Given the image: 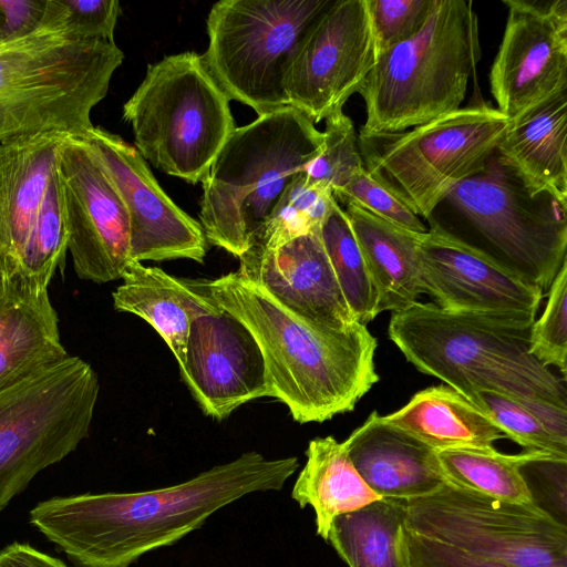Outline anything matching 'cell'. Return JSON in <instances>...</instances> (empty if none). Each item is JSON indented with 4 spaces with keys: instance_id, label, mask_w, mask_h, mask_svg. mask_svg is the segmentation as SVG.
Listing matches in <instances>:
<instances>
[{
    "instance_id": "d6986e66",
    "label": "cell",
    "mask_w": 567,
    "mask_h": 567,
    "mask_svg": "<svg viewBox=\"0 0 567 567\" xmlns=\"http://www.w3.org/2000/svg\"><path fill=\"white\" fill-rule=\"evenodd\" d=\"M238 270L303 320L330 330L358 324L338 284L319 230L277 249L251 245Z\"/></svg>"
},
{
    "instance_id": "4fadbf2b",
    "label": "cell",
    "mask_w": 567,
    "mask_h": 567,
    "mask_svg": "<svg viewBox=\"0 0 567 567\" xmlns=\"http://www.w3.org/2000/svg\"><path fill=\"white\" fill-rule=\"evenodd\" d=\"M58 171L75 274L95 284L120 279L131 261L130 219L114 183L92 147L71 135Z\"/></svg>"
},
{
    "instance_id": "52a82bcc",
    "label": "cell",
    "mask_w": 567,
    "mask_h": 567,
    "mask_svg": "<svg viewBox=\"0 0 567 567\" xmlns=\"http://www.w3.org/2000/svg\"><path fill=\"white\" fill-rule=\"evenodd\" d=\"M443 202L453 207L454 218L430 220V227L543 292L567 261V205L527 187L496 150Z\"/></svg>"
},
{
    "instance_id": "6da1fadb",
    "label": "cell",
    "mask_w": 567,
    "mask_h": 567,
    "mask_svg": "<svg viewBox=\"0 0 567 567\" xmlns=\"http://www.w3.org/2000/svg\"><path fill=\"white\" fill-rule=\"evenodd\" d=\"M299 465L296 456L267 458L249 451L171 486L55 496L38 503L29 520L75 567H130L237 499L280 491Z\"/></svg>"
},
{
    "instance_id": "8d00e7d4",
    "label": "cell",
    "mask_w": 567,
    "mask_h": 567,
    "mask_svg": "<svg viewBox=\"0 0 567 567\" xmlns=\"http://www.w3.org/2000/svg\"><path fill=\"white\" fill-rule=\"evenodd\" d=\"M332 195L336 202L354 204L403 229L416 234L429 230L420 217L374 179L365 168L358 171L341 189Z\"/></svg>"
},
{
    "instance_id": "b9f144b4",
    "label": "cell",
    "mask_w": 567,
    "mask_h": 567,
    "mask_svg": "<svg viewBox=\"0 0 567 567\" xmlns=\"http://www.w3.org/2000/svg\"><path fill=\"white\" fill-rule=\"evenodd\" d=\"M0 42H2V37H1V33H0Z\"/></svg>"
},
{
    "instance_id": "cb8c5ba5",
    "label": "cell",
    "mask_w": 567,
    "mask_h": 567,
    "mask_svg": "<svg viewBox=\"0 0 567 567\" xmlns=\"http://www.w3.org/2000/svg\"><path fill=\"white\" fill-rule=\"evenodd\" d=\"M496 152L527 187L567 205V91L509 121Z\"/></svg>"
},
{
    "instance_id": "4dcf8cb0",
    "label": "cell",
    "mask_w": 567,
    "mask_h": 567,
    "mask_svg": "<svg viewBox=\"0 0 567 567\" xmlns=\"http://www.w3.org/2000/svg\"><path fill=\"white\" fill-rule=\"evenodd\" d=\"M332 200L330 188L309 183L306 173H299L285 188L252 245L272 250L318 231Z\"/></svg>"
},
{
    "instance_id": "74e56055",
    "label": "cell",
    "mask_w": 567,
    "mask_h": 567,
    "mask_svg": "<svg viewBox=\"0 0 567 567\" xmlns=\"http://www.w3.org/2000/svg\"><path fill=\"white\" fill-rule=\"evenodd\" d=\"M396 550L402 567H511L410 532L404 525Z\"/></svg>"
},
{
    "instance_id": "ba28073f",
    "label": "cell",
    "mask_w": 567,
    "mask_h": 567,
    "mask_svg": "<svg viewBox=\"0 0 567 567\" xmlns=\"http://www.w3.org/2000/svg\"><path fill=\"white\" fill-rule=\"evenodd\" d=\"M229 99L193 51L147 65L123 105L134 146L161 172L190 184L203 182L235 130Z\"/></svg>"
},
{
    "instance_id": "83f0119b",
    "label": "cell",
    "mask_w": 567,
    "mask_h": 567,
    "mask_svg": "<svg viewBox=\"0 0 567 567\" xmlns=\"http://www.w3.org/2000/svg\"><path fill=\"white\" fill-rule=\"evenodd\" d=\"M404 516V501L380 498L338 516L327 542L349 567H402L396 540Z\"/></svg>"
},
{
    "instance_id": "ffe728a7",
    "label": "cell",
    "mask_w": 567,
    "mask_h": 567,
    "mask_svg": "<svg viewBox=\"0 0 567 567\" xmlns=\"http://www.w3.org/2000/svg\"><path fill=\"white\" fill-rule=\"evenodd\" d=\"M65 136L40 133L0 144V279L20 269Z\"/></svg>"
},
{
    "instance_id": "e0dca14e",
    "label": "cell",
    "mask_w": 567,
    "mask_h": 567,
    "mask_svg": "<svg viewBox=\"0 0 567 567\" xmlns=\"http://www.w3.org/2000/svg\"><path fill=\"white\" fill-rule=\"evenodd\" d=\"M179 370L202 411L218 421L251 400L270 395L257 340L224 309L192 322Z\"/></svg>"
},
{
    "instance_id": "9a60e30c",
    "label": "cell",
    "mask_w": 567,
    "mask_h": 567,
    "mask_svg": "<svg viewBox=\"0 0 567 567\" xmlns=\"http://www.w3.org/2000/svg\"><path fill=\"white\" fill-rule=\"evenodd\" d=\"M503 3L508 14L489 85L497 110L512 121L567 91V1Z\"/></svg>"
},
{
    "instance_id": "f1b7e54d",
    "label": "cell",
    "mask_w": 567,
    "mask_h": 567,
    "mask_svg": "<svg viewBox=\"0 0 567 567\" xmlns=\"http://www.w3.org/2000/svg\"><path fill=\"white\" fill-rule=\"evenodd\" d=\"M538 451L504 454L493 449L436 451L445 483L496 499L536 504L522 474V466Z\"/></svg>"
},
{
    "instance_id": "5b68a950",
    "label": "cell",
    "mask_w": 567,
    "mask_h": 567,
    "mask_svg": "<svg viewBox=\"0 0 567 567\" xmlns=\"http://www.w3.org/2000/svg\"><path fill=\"white\" fill-rule=\"evenodd\" d=\"M322 148V132L292 106L235 127L202 182L207 241L244 255L285 188Z\"/></svg>"
},
{
    "instance_id": "3957f363",
    "label": "cell",
    "mask_w": 567,
    "mask_h": 567,
    "mask_svg": "<svg viewBox=\"0 0 567 567\" xmlns=\"http://www.w3.org/2000/svg\"><path fill=\"white\" fill-rule=\"evenodd\" d=\"M218 305L250 330L262 352L270 395L298 423L350 412L379 381L377 339L358 323L346 331L315 326L276 301L239 270L209 280Z\"/></svg>"
},
{
    "instance_id": "d4e9b609",
    "label": "cell",
    "mask_w": 567,
    "mask_h": 567,
    "mask_svg": "<svg viewBox=\"0 0 567 567\" xmlns=\"http://www.w3.org/2000/svg\"><path fill=\"white\" fill-rule=\"evenodd\" d=\"M344 205L377 295V315L402 311L419 302L423 293L417 257L420 234L398 227L354 204Z\"/></svg>"
},
{
    "instance_id": "d590c367",
    "label": "cell",
    "mask_w": 567,
    "mask_h": 567,
    "mask_svg": "<svg viewBox=\"0 0 567 567\" xmlns=\"http://www.w3.org/2000/svg\"><path fill=\"white\" fill-rule=\"evenodd\" d=\"M434 0H367L377 58L415 35L426 22Z\"/></svg>"
},
{
    "instance_id": "d6a6232c",
    "label": "cell",
    "mask_w": 567,
    "mask_h": 567,
    "mask_svg": "<svg viewBox=\"0 0 567 567\" xmlns=\"http://www.w3.org/2000/svg\"><path fill=\"white\" fill-rule=\"evenodd\" d=\"M323 148L307 166L306 179L321 184L332 194L341 189L364 164L354 125L343 111L326 118Z\"/></svg>"
},
{
    "instance_id": "44dd1931",
    "label": "cell",
    "mask_w": 567,
    "mask_h": 567,
    "mask_svg": "<svg viewBox=\"0 0 567 567\" xmlns=\"http://www.w3.org/2000/svg\"><path fill=\"white\" fill-rule=\"evenodd\" d=\"M343 444L361 478L380 498H419L445 483L436 451L377 411Z\"/></svg>"
},
{
    "instance_id": "7402d4cb",
    "label": "cell",
    "mask_w": 567,
    "mask_h": 567,
    "mask_svg": "<svg viewBox=\"0 0 567 567\" xmlns=\"http://www.w3.org/2000/svg\"><path fill=\"white\" fill-rule=\"evenodd\" d=\"M121 279L112 293L114 308L150 323L167 343L178 365L184 362L192 322L223 310L212 296L208 279L178 278L135 260L128 262Z\"/></svg>"
},
{
    "instance_id": "f35d334b",
    "label": "cell",
    "mask_w": 567,
    "mask_h": 567,
    "mask_svg": "<svg viewBox=\"0 0 567 567\" xmlns=\"http://www.w3.org/2000/svg\"><path fill=\"white\" fill-rule=\"evenodd\" d=\"M68 23L80 34L114 42L121 12L117 0H60Z\"/></svg>"
},
{
    "instance_id": "603a6c76",
    "label": "cell",
    "mask_w": 567,
    "mask_h": 567,
    "mask_svg": "<svg viewBox=\"0 0 567 567\" xmlns=\"http://www.w3.org/2000/svg\"><path fill=\"white\" fill-rule=\"evenodd\" d=\"M43 286L17 271L0 279V382L68 357Z\"/></svg>"
},
{
    "instance_id": "30bf717a",
    "label": "cell",
    "mask_w": 567,
    "mask_h": 567,
    "mask_svg": "<svg viewBox=\"0 0 567 567\" xmlns=\"http://www.w3.org/2000/svg\"><path fill=\"white\" fill-rule=\"evenodd\" d=\"M333 0H223L207 17L208 72L229 100L258 116L288 106L287 73Z\"/></svg>"
},
{
    "instance_id": "836d02e7",
    "label": "cell",
    "mask_w": 567,
    "mask_h": 567,
    "mask_svg": "<svg viewBox=\"0 0 567 567\" xmlns=\"http://www.w3.org/2000/svg\"><path fill=\"white\" fill-rule=\"evenodd\" d=\"M480 408L506 439L527 451H538L567 458V440L553 433L534 413L517 401L491 391L478 393Z\"/></svg>"
},
{
    "instance_id": "4316f807",
    "label": "cell",
    "mask_w": 567,
    "mask_h": 567,
    "mask_svg": "<svg viewBox=\"0 0 567 567\" xmlns=\"http://www.w3.org/2000/svg\"><path fill=\"white\" fill-rule=\"evenodd\" d=\"M306 464L292 486L291 497L315 512L316 533L327 542L333 520L380 499L351 463L343 442L316 437L306 450Z\"/></svg>"
},
{
    "instance_id": "8992f818",
    "label": "cell",
    "mask_w": 567,
    "mask_h": 567,
    "mask_svg": "<svg viewBox=\"0 0 567 567\" xmlns=\"http://www.w3.org/2000/svg\"><path fill=\"white\" fill-rule=\"evenodd\" d=\"M480 58L472 2L434 0L422 29L380 53L360 86L367 112L360 134L401 133L458 110Z\"/></svg>"
},
{
    "instance_id": "277c9868",
    "label": "cell",
    "mask_w": 567,
    "mask_h": 567,
    "mask_svg": "<svg viewBox=\"0 0 567 567\" xmlns=\"http://www.w3.org/2000/svg\"><path fill=\"white\" fill-rule=\"evenodd\" d=\"M124 53L78 33L60 0L34 32L0 42V144L40 133L83 137Z\"/></svg>"
},
{
    "instance_id": "60d3db41",
    "label": "cell",
    "mask_w": 567,
    "mask_h": 567,
    "mask_svg": "<svg viewBox=\"0 0 567 567\" xmlns=\"http://www.w3.org/2000/svg\"><path fill=\"white\" fill-rule=\"evenodd\" d=\"M0 567H69L28 543L14 542L0 550Z\"/></svg>"
},
{
    "instance_id": "2e32d148",
    "label": "cell",
    "mask_w": 567,
    "mask_h": 567,
    "mask_svg": "<svg viewBox=\"0 0 567 567\" xmlns=\"http://www.w3.org/2000/svg\"><path fill=\"white\" fill-rule=\"evenodd\" d=\"M80 138L92 147L124 203L131 260L203 262L208 241L200 223L166 195L135 146L94 125Z\"/></svg>"
},
{
    "instance_id": "7a4b0ae2",
    "label": "cell",
    "mask_w": 567,
    "mask_h": 567,
    "mask_svg": "<svg viewBox=\"0 0 567 567\" xmlns=\"http://www.w3.org/2000/svg\"><path fill=\"white\" fill-rule=\"evenodd\" d=\"M535 320L533 313L455 312L416 302L393 312L388 331L419 371L471 403L480 408L481 391L508 396L567 440L566 379L530 353Z\"/></svg>"
},
{
    "instance_id": "ac0fdd59",
    "label": "cell",
    "mask_w": 567,
    "mask_h": 567,
    "mask_svg": "<svg viewBox=\"0 0 567 567\" xmlns=\"http://www.w3.org/2000/svg\"><path fill=\"white\" fill-rule=\"evenodd\" d=\"M417 238L421 286L447 311L537 315L544 292L439 229Z\"/></svg>"
},
{
    "instance_id": "ab89813d",
    "label": "cell",
    "mask_w": 567,
    "mask_h": 567,
    "mask_svg": "<svg viewBox=\"0 0 567 567\" xmlns=\"http://www.w3.org/2000/svg\"><path fill=\"white\" fill-rule=\"evenodd\" d=\"M49 0H0L2 42L28 35L44 22Z\"/></svg>"
},
{
    "instance_id": "e575fe53",
    "label": "cell",
    "mask_w": 567,
    "mask_h": 567,
    "mask_svg": "<svg viewBox=\"0 0 567 567\" xmlns=\"http://www.w3.org/2000/svg\"><path fill=\"white\" fill-rule=\"evenodd\" d=\"M545 309L535 320L530 336V353L545 367L554 365L566 379L567 368V261L551 285Z\"/></svg>"
},
{
    "instance_id": "f546056e",
    "label": "cell",
    "mask_w": 567,
    "mask_h": 567,
    "mask_svg": "<svg viewBox=\"0 0 567 567\" xmlns=\"http://www.w3.org/2000/svg\"><path fill=\"white\" fill-rule=\"evenodd\" d=\"M319 236L351 312L367 326L378 316L377 295L348 217L334 197Z\"/></svg>"
},
{
    "instance_id": "8fae6325",
    "label": "cell",
    "mask_w": 567,
    "mask_h": 567,
    "mask_svg": "<svg viewBox=\"0 0 567 567\" xmlns=\"http://www.w3.org/2000/svg\"><path fill=\"white\" fill-rule=\"evenodd\" d=\"M508 124L497 109L482 103L404 133L360 134L359 148L367 172L429 219L458 183L484 167Z\"/></svg>"
},
{
    "instance_id": "9c48e42d",
    "label": "cell",
    "mask_w": 567,
    "mask_h": 567,
    "mask_svg": "<svg viewBox=\"0 0 567 567\" xmlns=\"http://www.w3.org/2000/svg\"><path fill=\"white\" fill-rule=\"evenodd\" d=\"M99 392L94 369L71 354L0 382V512L89 436Z\"/></svg>"
},
{
    "instance_id": "7c38bea8",
    "label": "cell",
    "mask_w": 567,
    "mask_h": 567,
    "mask_svg": "<svg viewBox=\"0 0 567 567\" xmlns=\"http://www.w3.org/2000/svg\"><path fill=\"white\" fill-rule=\"evenodd\" d=\"M404 506V527L427 538L511 567H567L566 524L536 504L444 483Z\"/></svg>"
},
{
    "instance_id": "1f68e13d",
    "label": "cell",
    "mask_w": 567,
    "mask_h": 567,
    "mask_svg": "<svg viewBox=\"0 0 567 567\" xmlns=\"http://www.w3.org/2000/svg\"><path fill=\"white\" fill-rule=\"evenodd\" d=\"M66 250L68 230L56 167L48 187L44 205L29 237L19 271L49 287L56 269L64 265Z\"/></svg>"
},
{
    "instance_id": "484cf974",
    "label": "cell",
    "mask_w": 567,
    "mask_h": 567,
    "mask_svg": "<svg viewBox=\"0 0 567 567\" xmlns=\"http://www.w3.org/2000/svg\"><path fill=\"white\" fill-rule=\"evenodd\" d=\"M383 417L435 451L493 449L494 442L506 439L484 411L447 385L419 391Z\"/></svg>"
},
{
    "instance_id": "5bb4252c",
    "label": "cell",
    "mask_w": 567,
    "mask_h": 567,
    "mask_svg": "<svg viewBox=\"0 0 567 567\" xmlns=\"http://www.w3.org/2000/svg\"><path fill=\"white\" fill-rule=\"evenodd\" d=\"M375 63L367 0H333L306 37L287 73L288 106L317 124L342 111Z\"/></svg>"
}]
</instances>
